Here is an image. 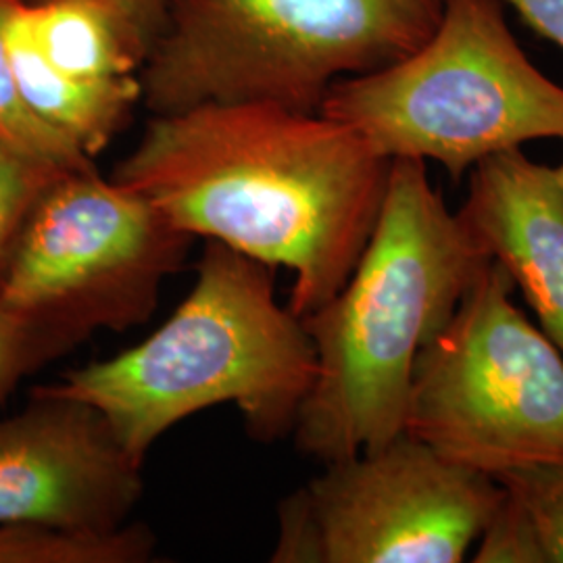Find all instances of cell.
Instances as JSON below:
<instances>
[{
  "label": "cell",
  "mask_w": 563,
  "mask_h": 563,
  "mask_svg": "<svg viewBox=\"0 0 563 563\" xmlns=\"http://www.w3.org/2000/svg\"><path fill=\"white\" fill-rule=\"evenodd\" d=\"M157 537L142 523L90 534L51 526H0V563H146Z\"/></svg>",
  "instance_id": "obj_13"
},
{
  "label": "cell",
  "mask_w": 563,
  "mask_h": 563,
  "mask_svg": "<svg viewBox=\"0 0 563 563\" xmlns=\"http://www.w3.org/2000/svg\"><path fill=\"white\" fill-rule=\"evenodd\" d=\"M388 174L390 159L341 121L244 101L155 113L111 178L190 239L286 267L288 307L305 318L355 269Z\"/></svg>",
  "instance_id": "obj_1"
},
{
  "label": "cell",
  "mask_w": 563,
  "mask_h": 563,
  "mask_svg": "<svg viewBox=\"0 0 563 563\" xmlns=\"http://www.w3.org/2000/svg\"><path fill=\"white\" fill-rule=\"evenodd\" d=\"M11 2L4 38L21 101L34 118L74 142L95 159L113 142L142 101L141 78L86 81L71 78L44 59L27 36Z\"/></svg>",
  "instance_id": "obj_11"
},
{
  "label": "cell",
  "mask_w": 563,
  "mask_h": 563,
  "mask_svg": "<svg viewBox=\"0 0 563 563\" xmlns=\"http://www.w3.org/2000/svg\"><path fill=\"white\" fill-rule=\"evenodd\" d=\"M460 220L499 263L563 355V186L520 148L470 169Z\"/></svg>",
  "instance_id": "obj_10"
},
{
  "label": "cell",
  "mask_w": 563,
  "mask_h": 563,
  "mask_svg": "<svg viewBox=\"0 0 563 563\" xmlns=\"http://www.w3.org/2000/svg\"><path fill=\"white\" fill-rule=\"evenodd\" d=\"M501 499L495 478L401 432L282 499L272 562L460 563Z\"/></svg>",
  "instance_id": "obj_8"
},
{
  "label": "cell",
  "mask_w": 563,
  "mask_h": 563,
  "mask_svg": "<svg viewBox=\"0 0 563 563\" xmlns=\"http://www.w3.org/2000/svg\"><path fill=\"white\" fill-rule=\"evenodd\" d=\"M11 2L13 0H0V144L60 174L92 167L95 159L84 155L57 130L34 118L21 101L4 38V21Z\"/></svg>",
  "instance_id": "obj_14"
},
{
  "label": "cell",
  "mask_w": 563,
  "mask_h": 563,
  "mask_svg": "<svg viewBox=\"0 0 563 563\" xmlns=\"http://www.w3.org/2000/svg\"><path fill=\"white\" fill-rule=\"evenodd\" d=\"M537 34L563 48V0H507Z\"/></svg>",
  "instance_id": "obj_19"
},
{
  "label": "cell",
  "mask_w": 563,
  "mask_h": 563,
  "mask_svg": "<svg viewBox=\"0 0 563 563\" xmlns=\"http://www.w3.org/2000/svg\"><path fill=\"white\" fill-rule=\"evenodd\" d=\"M142 470L95 407L34 388L0 420V526L120 530L144 495Z\"/></svg>",
  "instance_id": "obj_9"
},
{
  "label": "cell",
  "mask_w": 563,
  "mask_h": 563,
  "mask_svg": "<svg viewBox=\"0 0 563 563\" xmlns=\"http://www.w3.org/2000/svg\"><path fill=\"white\" fill-rule=\"evenodd\" d=\"M443 0H167L141 69L153 113L263 101L320 111L325 92L409 57Z\"/></svg>",
  "instance_id": "obj_4"
},
{
  "label": "cell",
  "mask_w": 563,
  "mask_h": 563,
  "mask_svg": "<svg viewBox=\"0 0 563 563\" xmlns=\"http://www.w3.org/2000/svg\"><path fill=\"white\" fill-rule=\"evenodd\" d=\"M490 255L451 213L422 159H393L383 209L341 290L301 318L316 378L292 437L330 463L405 432L413 367Z\"/></svg>",
  "instance_id": "obj_2"
},
{
  "label": "cell",
  "mask_w": 563,
  "mask_h": 563,
  "mask_svg": "<svg viewBox=\"0 0 563 563\" xmlns=\"http://www.w3.org/2000/svg\"><path fill=\"white\" fill-rule=\"evenodd\" d=\"M320 113L386 159H432L453 180L523 142L562 139L563 88L523 55L501 0H443L430 41L330 86Z\"/></svg>",
  "instance_id": "obj_5"
},
{
  "label": "cell",
  "mask_w": 563,
  "mask_h": 563,
  "mask_svg": "<svg viewBox=\"0 0 563 563\" xmlns=\"http://www.w3.org/2000/svg\"><path fill=\"white\" fill-rule=\"evenodd\" d=\"M555 174H558V178H560V184L563 186V162L560 167H555Z\"/></svg>",
  "instance_id": "obj_20"
},
{
  "label": "cell",
  "mask_w": 563,
  "mask_h": 563,
  "mask_svg": "<svg viewBox=\"0 0 563 563\" xmlns=\"http://www.w3.org/2000/svg\"><path fill=\"white\" fill-rule=\"evenodd\" d=\"M313 378V342L276 299L272 267L205 241L190 292L151 336L38 388L95 407L144 463L167 430L220 405L255 441H280Z\"/></svg>",
  "instance_id": "obj_3"
},
{
  "label": "cell",
  "mask_w": 563,
  "mask_h": 563,
  "mask_svg": "<svg viewBox=\"0 0 563 563\" xmlns=\"http://www.w3.org/2000/svg\"><path fill=\"white\" fill-rule=\"evenodd\" d=\"M102 7L118 21L132 48L144 60L162 32L167 0H88Z\"/></svg>",
  "instance_id": "obj_18"
},
{
  "label": "cell",
  "mask_w": 563,
  "mask_h": 563,
  "mask_svg": "<svg viewBox=\"0 0 563 563\" xmlns=\"http://www.w3.org/2000/svg\"><path fill=\"white\" fill-rule=\"evenodd\" d=\"M65 351L41 323L0 301V399L36 365Z\"/></svg>",
  "instance_id": "obj_17"
},
{
  "label": "cell",
  "mask_w": 563,
  "mask_h": 563,
  "mask_svg": "<svg viewBox=\"0 0 563 563\" xmlns=\"http://www.w3.org/2000/svg\"><path fill=\"white\" fill-rule=\"evenodd\" d=\"M192 239L97 167L53 181L23 225L0 301L69 351L97 332L146 322Z\"/></svg>",
  "instance_id": "obj_7"
},
{
  "label": "cell",
  "mask_w": 563,
  "mask_h": 563,
  "mask_svg": "<svg viewBox=\"0 0 563 563\" xmlns=\"http://www.w3.org/2000/svg\"><path fill=\"white\" fill-rule=\"evenodd\" d=\"M63 176L0 144V282L44 190Z\"/></svg>",
  "instance_id": "obj_16"
},
{
  "label": "cell",
  "mask_w": 563,
  "mask_h": 563,
  "mask_svg": "<svg viewBox=\"0 0 563 563\" xmlns=\"http://www.w3.org/2000/svg\"><path fill=\"white\" fill-rule=\"evenodd\" d=\"M484 263L443 330L418 355L405 432L495 481L563 467V355Z\"/></svg>",
  "instance_id": "obj_6"
},
{
  "label": "cell",
  "mask_w": 563,
  "mask_h": 563,
  "mask_svg": "<svg viewBox=\"0 0 563 563\" xmlns=\"http://www.w3.org/2000/svg\"><path fill=\"white\" fill-rule=\"evenodd\" d=\"M15 15L44 59L86 81L141 78L142 59L102 7L88 0H18Z\"/></svg>",
  "instance_id": "obj_12"
},
{
  "label": "cell",
  "mask_w": 563,
  "mask_h": 563,
  "mask_svg": "<svg viewBox=\"0 0 563 563\" xmlns=\"http://www.w3.org/2000/svg\"><path fill=\"white\" fill-rule=\"evenodd\" d=\"M497 483L522 511L541 563H563V467L526 470Z\"/></svg>",
  "instance_id": "obj_15"
}]
</instances>
